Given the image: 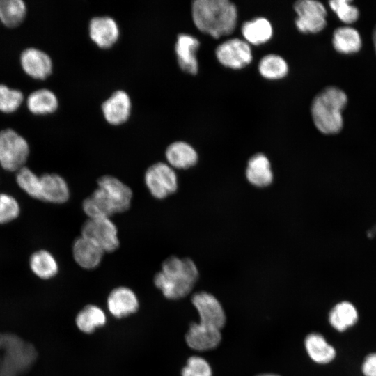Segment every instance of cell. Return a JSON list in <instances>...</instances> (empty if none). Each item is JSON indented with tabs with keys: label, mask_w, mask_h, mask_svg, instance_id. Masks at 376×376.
<instances>
[{
	"label": "cell",
	"mask_w": 376,
	"mask_h": 376,
	"mask_svg": "<svg viewBox=\"0 0 376 376\" xmlns=\"http://www.w3.org/2000/svg\"><path fill=\"white\" fill-rule=\"evenodd\" d=\"M81 235L97 244L104 253L115 251L120 246L118 228L111 218H88Z\"/></svg>",
	"instance_id": "obj_7"
},
{
	"label": "cell",
	"mask_w": 376,
	"mask_h": 376,
	"mask_svg": "<svg viewBox=\"0 0 376 376\" xmlns=\"http://www.w3.org/2000/svg\"><path fill=\"white\" fill-rule=\"evenodd\" d=\"M358 320V311L356 306L348 300H343L336 304L328 314L329 323L339 333L346 332L354 327Z\"/></svg>",
	"instance_id": "obj_20"
},
{
	"label": "cell",
	"mask_w": 376,
	"mask_h": 376,
	"mask_svg": "<svg viewBox=\"0 0 376 376\" xmlns=\"http://www.w3.org/2000/svg\"><path fill=\"white\" fill-rule=\"evenodd\" d=\"M373 41L374 44V48L376 53V26L374 28L373 33Z\"/></svg>",
	"instance_id": "obj_36"
},
{
	"label": "cell",
	"mask_w": 376,
	"mask_h": 376,
	"mask_svg": "<svg viewBox=\"0 0 376 376\" xmlns=\"http://www.w3.org/2000/svg\"><path fill=\"white\" fill-rule=\"evenodd\" d=\"M241 32L247 43L259 45L270 40L273 29L267 19L256 17L244 22L242 25Z\"/></svg>",
	"instance_id": "obj_23"
},
{
	"label": "cell",
	"mask_w": 376,
	"mask_h": 376,
	"mask_svg": "<svg viewBox=\"0 0 376 376\" xmlns=\"http://www.w3.org/2000/svg\"><path fill=\"white\" fill-rule=\"evenodd\" d=\"M305 347L310 358L317 363H329L336 356L335 347L320 334H308L305 339Z\"/></svg>",
	"instance_id": "obj_22"
},
{
	"label": "cell",
	"mask_w": 376,
	"mask_h": 376,
	"mask_svg": "<svg viewBox=\"0 0 376 376\" xmlns=\"http://www.w3.org/2000/svg\"><path fill=\"white\" fill-rule=\"evenodd\" d=\"M331 10L338 18L346 24H351L357 20L359 12L357 8L348 0H333L329 2Z\"/></svg>",
	"instance_id": "obj_32"
},
{
	"label": "cell",
	"mask_w": 376,
	"mask_h": 376,
	"mask_svg": "<svg viewBox=\"0 0 376 376\" xmlns=\"http://www.w3.org/2000/svg\"><path fill=\"white\" fill-rule=\"evenodd\" d=\"M363 376H376V352L367 354L361 365Z\"/></svg>",
	"instance_id": "obj_35"
},
{
	"label": "cell",
	"mask_w": 376,
	"mask_h": 376,
	"mask_svg": "<svg viewBox=\"0 0 376 376\" xmlns=\"http://www.w3.org/2000/svg\"><path fill=\"white\" fill-rule=\"evenodd\" d=\"M22 101L23 94L21 91L0 84V111L5 113L13 112Z\"/></svg>",
	"instance_id": "obj_31"
},
{
	"label": "cell",
	"mask_w": 376,
	"mask_h": 376,
	"mask_svg": "<svg viewBox=\"0 0 376 376\" xmlns=\"http://www.w3.org/2000/svg\"><path fill=\"white\" fill-rule=\"evenodd\" d=\"M29 154L26 141L11 129L0 132V164L6 171H18Z\"/></svg>",
	"instance_id": "obj_6"
},
{
	"label": "cell",
	"mask_w": 376,
	"mask_h": 376,
	"mask_svg": "<svg viewBox=\"0 0 376 376\" xmlns=\"http://www.w3.org/2000/svg\"><path fill=\"white\" fill-rule=\"evenodd\" d=\"M191 302L199 314V322L220 330L224 327L226 315L214 296L206 292H199L192 296Z\"/></svg>",
	"instance_id": "obj_10"
},
{
	"label": "cell",
	"mask_w": 376,
	"mask_h": 376,
	"mask_svg": "<svg viewBox=\"0 0 376 376\" xmlns=\"http://www.w3.org/2000/svg\"><path fill=\"white\" fill-rule=\"evenodd\" d=\"M258 71L265 79L274 80L283 78L288 72L285 60L279 55L270 54L263 56L258 63Z\"/></svg>",
	"instance_id": "obj_28"
},
{
	"label": "cell",
	"mask_w": 376,
	"mask_h": 376,
	"mask_svg": "<svg viewBox=\"0 0 376 376\" xmlns=\"http://www.w3.org/2000/svg\"><path fill=\"white\" fill-rule=\"evenodd\" d=\"M246 176L248 181L256 187H264L270 185L273 173L268 158L262 153L251 157L248 162Z\"/></svg>",
	"instance_id": "obj_21"
},
{
	"label": "cell",
	"mask_w": 376,
	"mask_h": 376,
	"mask_svg": "<svg viewBox=\"0 0 376 376\" xmlns=\"http://www.w3.org/2000/svg\"><path fill=\"white\" fill-rule=\"evenodd\" d=\"M27 106L34 114H47L54 112L58 107L56 95L49 90H37L28 97Z\"/></svg>",
	"instance_id": "obj_27"
},
{
	"label": "cell",
	"mask_w": 376,
	"mask_h": 376,
	"mask_svg": "<svg viewBox=\"0 0 376 376\" xmlns=\"http://www.w3.org/2000/svg\"><path fill=\"white\" fill-rule=\"evenodd\" d=\"M166 163L174 169L185 170L195 166L198 156L188 143L179 141L171 143L165 151Z\"/></svg>",
	"instance_id": "obj_19"
},
{
	"label": "cell",
	"mask_w": 376,
	"mask_h": 376,
	"mask_svg": "<svg viewBox=\"0 0 376 376\" xmlns=\"http://www.w3.org/2000/svg\"><path fill=\"white\" fill-rule=\"evenodd\" d=\"M107 307L114 317L120 318L135 313L139 308V301L136 294L130 288L120 286L109 293Z\"/></svg>",
	"instance_id": "obj_14"
},
{
	"label": "cell",
	"mask_w": 376,
	"mask_h": 376,
	"mask_svg": "<svg viewBox=\"0 0 376 376\" xmlns=\"http://www.w3.org/2000/svg\"><path fill=\"white\" fill-rule=\"evenodd\" d=\"M97 185L93 192L82 202L83 211L88 218H110L130 207L133 192L120 180L104 175L98 178Z\"/></svg>",
	"instance_id": "obj_1"
},
{
	"label": "cell",
	"mask_w": 376,
	"mask_h": 376,
	"mask_svg": "<svg viewBox=\"0 0 376 376\" xmlns=\"http://www.w3.org/2000/svg\"><path fill=\"white\" fill-rule=\"evenodd\" d=\"M102 110L104 118L109 123L113 125L123 124L130 114V98L125 91H117L104 102Z\"/></svg>",
	"instance_id": "obj_15"
},
{
	"label": "cell",
	"mask_w": 376,
	"mask_h": 376,
	"mask_svg": "<svg viewBox=\"0 0 376 376\" xmlns=\"http://www.w3.org/2000/svg\"><path fill=\"white\" fill-rule=\"evenodd\" d=\"M89 35L99 47L107 49L118 40L119 29L113 18L107 16L96 17L90 22Z\"/></svg>",
	"instance_id": "obj_13"
},
{
	"label": "cell",
	"mask_w": 376,
	"mask_h": 376,
	"mask_svg": "<svg viewBox=\"0 0 376 376\" xmlns=\"http://www.w3.org/2000/svg\"><path fill=\"white\" fill-rule=\"evenodd\" d=\"M215 55L222 65L235 70L246 67L253 58L249 44L237 38L221 43L215 50Z\"/></svg>",
	"instance_id": "obj_9"
},
{
	"label": "cell",
	"mask_w": 376,
	"mask_h": 376,
	"mask_svg": "<svg viewBox=\"0 0 376 376\" xmlns=\"http://www.w3.org/2000/svg\"><path fill=\"white\" fill-rule=\"evenodd\" d=\"M20 61L24 72L34 79H45L52 72L51 58L39 49H25L21 55Z\"/></svg>",
	"instance_id": "obj_17"
},
{
	"label": "cell",
	"mask_w": 376,
	"mask_h": 376,
	"mask_svg": "<svg viewBox=\"0 0 376 376\" xmlns=\"http://www.w3.org/2000/svg\"><path fill=\"white\" fill-rule=\"evenodd\" d=\"M259 376H279V375H259Z\"/></svg>",
	"instance_id": "obj_37"
},
{
	"label": "cell",
	"mask_w": 376,
	"mask_h": 376,
	"mask_svg": "<svg viewBox=\"0 0 376 376\" xmlns=\"http://www.w3.org/2000/svg\"><path fill=\"white\" fill-rule=\"evenodd\" d=\"M104 252L94 242L81 235L73 242L72 256L81 268L93 269L102 262Z\"/></svg>",
	"instance_id": "obj_16"
},
{
	"label": "cell",
	"mask_w": 376,
	"mask_h": 376,
	"mask_svg": "<svg viewBox=\"0 0 376 376\" xmlns=\"http://www.w3.org/2000/svg\"><path fill=\"white\" fill-rule=\"evenodd\" d=\"M33 273L42 279H49L56 275L58 265L56 258L46 250L34 252L29 260Z\"/></svg>",
	"instance_id": "obj_25"
},
{
	"label": "cell",
	"mask_w": 376,
	"mask_h": 376,
	"mask_svg": "<svg viewBox=\"0 0 376 376\" xmlns=\"http://www.w3.org/2000/svg\"><path fill=\"white\" fill-rule=\"evenodd\" d=\"M16 181L19 187L28 195L40 199V177H38L29 168L23 166L17 171Z\"/></svg>",
	"instance_id": "obj_30"
},
{
	"label": "cell",
	"mask_w": 376,
	"mask_h": 376,
	"mask_svg": "<svg viewBox=\"0 0 376 376\" xmlns=\"http://www.w3.org/2000/svg\"><path fill=\"white\" fill-rule=\"evenodd\" d=\"M334 49L340 54L356 53L361 49V39L359 32L349 26L338 27L333 33Z\"/></svg>",
	"instance_id": "obj_24"
},
{
	"label": "cell",
	"mask_w": 376,
	"mask_h": 376,
	"mask_svg": "<svg viewBox=\"0 0 376 376\" xmlns=\"http://www.w3.org/2000/svg\"><path fill=\"white\" fill-rule=\"evenodd\" d=\"M199 47L200 42L196 37L186 33L178 36L175 52L178 65L185 72L194 75L198 72L196 52Z\"/></svg>",
	"instance_id": "obj_12"
},
{
	"label": "cell",
	"mask_w": 376,
	"mask_h": 376,
	"mask_svg": "<svg viewBox=\"0 0 376 376\" xmlns=\"http://www.w3.org/2000/svg\"><path fill=\"white\" fill-rule=\"evenodd\" d=\"M26 15V6L21 0H0V21L9 28L19 25Z\"/></svg>",
	"instance_id": "obj_29"
},
{
	"label": "cell",
	"mask_w": 376,
	"mask_h": 376,
	"mask_svg": "<svg viewBox=\"0 0 376 376\" xmlns=\"http://www.w3.org/2000/svg\"><path fill=\"white\" fill-rule=\"evenodd\" d=\"M297 13L295 25L303 33H316L327 25V10L324 5L316 0H299L295 3Z\"/></svg>",
	"instance_id": "obj_8"
},
{
	"label": "cell",
	"mask_w": 376,
	"mask_h": 376,
	"mask_svg": "<svg viewBox=\"0 0 376 376\" xmlns=\"http://www.w3.org/2000/svg\"><path fill=\"white\" fill-rule=\"evenodd\" d=\"M144 183L150 195L158 200L174 194L178 189L175 170L167 163L162 162L155 163L146 169Z\"/></svg>",
	"instance_id": "obj_5"
},
{
	"label": "cell",
	"mask_w": 376,
	"mask_h": 376,
	"mask_svg": "<svg viewBox=\"0 0 376 376\" xmlns=\"http://www.w3.org/2000/svg\"><path fill=\"white\" fill-rule=\"evenodd\" d=\"M40 200L54 204H62L70 198L68 183L61 175L45 173L40 176Z\"/></svg>",
	"instance_id": "obj_18"
},
{
	"label": "cell",
	"mask_w": 376,
	"mask_h": 376,
	"mask_svg": "<svg viewBox=\"0 0 376 376\" xmlns=\"http://www.w3.org/2000/svg\"><path fill=\"white\" fill-rule=\"evenodd\" d=\"M221 340L220 329L201 322L191 324L185 335L187 345L198 351L214 349L219 345Z\"/></svg>",
	"instance_id": "obj_11"
},
{
	"label": "cell",
	"mask_w": 376,
	"mask_h": 376,
	"mask_svg": "<svg viewBox=\"0 0 376 376\" xmlns=\"http://www.w3.org/2000/svg\"><path fill=\"white\" fill-rule=\"evenodd\" d=\"M347 102L344 91L328 86L313 98L311 112L315 127L325 134L338 133L343 127L342 111Z\"/></svg>",
	"instance_id": "obj_4"
},
{
	"label": "cell",
	"mask_w": 376,
	"mask_h": 376,
	"mask_svg": "<svg viewBox=\"0 0 376 376\" xmlns=\"http://www.w3.org/2000/svg\"><path fill=\"white\" fill-rule=\"evenodd\" d=\"M198 279V270L191 258L171 256L155 274L154 283L166 298L178 299L186 297Z\"/></svg>",
	"instance_id": "obj_3"
},
{
	"label": "cell",
	"mask_w": 376,
	"mask_h": 376,
	"mask_svg": "<svg viewBox=\"0 0 376 376\" xmlns=\"http://www.w3.org/2000/svg\"><path fill=\"white\" fill-rule=\"evenodd\" d=\"M20 212L17 201L7 194H0V224L8 223L16 219Z\"/></svg>",
	"instance_id": "obj_33"
},
{
	"label": "cell",
	"mask_w": 376,
	"mask_h": 376,
	"mask_svg": "<svg viewBox=\"0 0 376 376\" xmlns=\"http://www.w3.org/2000/svg\"><path fill=\"white\" fill-rule=\"evenodd\" d=\"M191 15L196 28L214 38L232 33L237 22V9L228 0H196Z\"/></svg>",
	"instance_id": "obj_2"
},
{
	"label": "cell",
	"mask_w": 376,
	"mask_h": 376,
	"mask_svg": "<svg viewBox=\"0 0 376 376\" xmlns=\"http://www.w3.org/2000/svg\"><path fill=\"white\" fill-rule=\"evenodd\" d=\"M182 376H212V368L208 362L202 357L192 356L182 370Z\"/></svg>",
	"instance_id": "obj_34"
},
{
	"label": "cell",
	"mask_w": 376,
	"mask_h": 376,
	"mask_svg": "<svg viewBox=\"0 0 376 376\" xmlns=\"http://www.w3.org/2000/svg\"><path fill=\"white\" fill-rule=\"evenodd\" d=\"M107 321L104 312L95 305H87L76 316L75 323L82 332L91 334Z\"/></svg>",
	"instance_id": "obj_26"
}]
</instances>
